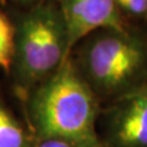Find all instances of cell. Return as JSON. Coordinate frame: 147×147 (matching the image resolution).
Here are the masks:
<instances>
[{"label": "cell", "mask_w": 147, "mask_h": 147, "mask_svg": "<svg viewBox=\"0 0 147 147\" xmlns=\"http://www.w3.org/2000/svg\"><path fill=\"white\" fill-rule=\"evenodd\" d=\"M25 98L36 140H60L73 147H105L97 133L99 98L80 73L72 55Z\"/></svg>", "instance_id": "obj_1"}, {"label": "cell", "mask_w": 147, "mask_h": 147, "mask_svg": "<svg viewBox=\"0 0 147 147\" xmlns=\"http://www.w3.org/2000/svg\"><path fill=\"white\" fill-rule=\"evenodd\" d=\"M74 61L99 100L113 101L147 82V36L129 26L100 30L86 37Z\"/></svg>", "instance_id": "obj_2"}, {"label": "cell", "mask_w": 147, "mask_h": 147, "mask_svg": "<svg viewBox=\"0 0 147 147\" xmlns=\"http://www.w3.org/2000/svg\"><path fill=\"white\" fill-rule=\"evenodd\" d=\"M12 69L22 96L40 84L70 57L68 32L53 2L40 1L19 19Z\"/></svg>", "instance_id": "obj_3"}, {"label": "cell", "mask_w": 147, "mask_h": 147, "mask_svg": "<svg viewBox=\"0 0 147 147\" xmlns=\"http://www.w3.org/2000/svg\"><path fill=\"white\" fill-rule=\"evenodd\" d=\"M106 134L110 147H147V82L112 101Z\"/></svg>", "instance_id": "obj_4"}, {"label": "cell", "mask_w": 147, "mask_h": 147, "mask_svg": "<svg viewBox=\"0 0 147 147\" xmlns=\"http://www.w3.org/2000/svg\"><path fill=\"white\" fill-rule=\"evenodd\" d=\"M59 9L68 32V50L100 30L127 27L121 18L116 0H59Z\"/></svg>", "instance_id": "obj_5"}, {"label": "cell", "mask_w": 147, "mask_h": 147, "mask_svg": "<svg viewBox=\"0 0 147 147\" xmlns=\"http://www.w3.org/2000/svg\"><path fill=\"white\" fill-rule=\"evenodd\" d=\"M34 143L35 140L0 102V147H34Z\"/></svg>", "instance_id": "obj_6"}, {"label": "cell", "mask_w": 147, "mask_h": 147, "mask_svg": "<svg viewBox=\"0 0 147 147\" xmlns=\"http://www.w3.org/2000/svg\"><path fill=\"white\" fill-rule=\"evenodd\" d=\"M16 44V25L0 12V67L9 73L12 70Z\"/></svg>", "instance_id": "obj_7"}, {"label": "cell", "mask_w": 147, "mask_h": 147, "mask_svg": "<svg viewBox=\"0 0 147 147\" xmlns=\"http://www.w3.org/2000/svg\"><path fill=\"white\" fill-rule=\"evenodd\" d=\"M120 11L147 20V0H116Z\"/></svg>", "instance_id": "obj_8"}, {"label": "cell", "mask_w": 147, "mask_h": 147, "mask_svg": "<svg viewBox=\"0 0 147 147\" xmlns=\"http://www.w3.org/2000/svg\"><path fill=\"white\" fill-rule=\"evenodd\" d=\"M34 147H73L68 143L60 141V140H53V138H45V140H36L34 143Z\"/></svg>", "instance_id": "obj_9"}, {"label": "cell", "mask_w": 147, "mask_h": 147, "mask_svg": "<svg viewBox=\"0 0 147 147\" xmlns=\"http://www.w3.org/2000/svg\"><path fill=\"white\" fill-rule=\"evenodd\" d=\"M16 2H19V3H22V5H30V3H33L35 2L36 0H13Z\"/></svg>", "instance_id": "obj_10"}, {"label": "cell", "mask_w": 147, "mask_h": 147, "mask_svg": "<svg viewBox=\"0 0 147 147\" xmlns=\"http://www.w3.org/2000/svg\"><path fill=\"white\" fill-rule=\"evenodd\" d=\"M42 1H47V0H42Z\"/></svg>", "instance_id": "obj_11"}]
</instances>
